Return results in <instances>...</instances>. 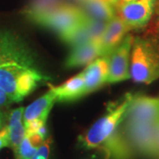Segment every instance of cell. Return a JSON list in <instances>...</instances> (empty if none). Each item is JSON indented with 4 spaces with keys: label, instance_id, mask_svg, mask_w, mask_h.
Here are the masks:
<instances>
[{
    "label": "cell",
    "instance_id": "obj_9",
    "mask_svg": "<svg viewBox=\"0 0 159 159\" xmlns=\"http://www.w3.org/2000/svg\"><path fill=\"white\" fill-rule=\"evenodd\" d=\"M111 55L107 54L97 57L83 70L85 77V95L96 91L107 82Z\"/></svg>",
    "mask_w": 159,
    "mask_h": 159
},
{
    "label": "cell",
    "instance_id": "obj_11",
    "mask_svg": "<svg viewBox=\"0 0 159 159\" xmlns=\"http://www.w3.org/2000/svg\"><path fill=\"white\" fill-rule=\"evenodd\" d=\"M102 56V43L89 42L73 48L66 59V66L68 68L88 66L97 57Z\"/></svg>",
    "mask_w": 159,
    "mask_h": 159
},
{
    "label": "cell",
    "instance_id": "obj_17",
    "mask_svg": "<svg viewBox=\"0 0 159 159\" xmlns=\"http://www.w3.org/2000/svg\"><path fill=\"white\" fill-rule=\"evenodd\" d=\"M38 134H25L19 148L13 152L16 159H32L42 143L44 142Z\"/></svg>",
    "mask_w": 159,
    "mask_h": 159
},
{
    "label": "cell",
    "instance_id": "obj_15",
    "mask_svg": "<svg viewBox=\"0 0 159 159\" xmlns=\"http://www.w3.org/2000/svg\"><path fill=\"white\" fill-rule=\"evenodd\" d=\"M24 110V107L14 109L10 112L8 117L7 127L10 135V148H12L13 152L19 148L26 134L25 126L23 123Z\"/></svg>",
    "mask_w": 159,
    "mask_h": 159
},
{
    "label": "cell",
    "instance_id": "obj_23",
    "mask_svg": "<svg viewBox=\"0 0 159 159\" xmlns=\"http://www.w3.org/2000/svg\"><path fill=\"white\" fill-rule=\"evenodd\" d=\"M155 17V20H154V27L153 29L154 31H156L157 33L159 34V0H157V6H156V10H155V13H154V16Z\"/></svg>",
    "mask_w": 159,
    "mask_h": 159
},
{
    "label": "cell",
    "instance_id": "obj_26",
    "mask_svg": "<svg viewBox=\"0 0 159 159\" xmlns=\"http://www.w3.org/2000/svg\"><path fill=\"white\" fill-rule=\"evenodd\" d=\"M157 133H158V139H159V120L157 122Z\"/></svg>",
    "mask_w": 159,
    "mask_h": 159
},
{
    "label": "cell",
    "instance_id": "obj_3",
    "mask_svg": "<svg viewBox=\"0 0 159 159\" xmlns=\"http://www.w3.org/2000/svg\"><path fill=\"white\" fill-rule=\"evenodd\" d=\"M133 97L134 94L126 93L119 100L108 102L105 114L79 136V147L85 149L98 148L100 150L119 130Z\"/></svg>",
    "mask_w": 159,
    "mask_h": 159
},
{
    "label": "cell",
    "instance_id": "obj_6",
    "mask_svg": "<svg viewBox=\"0 0 159 159\" xmlns=\"http://www.w3.org/2000/svg\"><path fill=\"white\" fill-rule=\"evenodd\" d=\"M157 0H134L119 2L116 7L117 14L130 30L145 29L151 21Z\"/></svg>",
    "mask_w": 159,
    "mask_h": 159
},
{
    "label": "cell",
    "instance_id": "obj_20",
    "mask_svg": "<svg viewBox=\"0 0 159 159\" xmlns=\"http://www.w3.org/2000/svg\"><path fill=\"white\" fill-rule=\"evenodd\" d=\"M51 142H52L51 138L48 137L38 148L37 151L35 152L32 159H49Z\"/></svg>",
    "mask_w": 159,
    "mask_h": 159
},
{
    "label": "cell",
    "instance_id": "obj_22",
    "mask_svg": "<svg viewBox=\"0 0 159 159\" xmlns=\"http://www.w3.org/2000/svg\"><path fill=\"white\" fill-rule=\"evenodd\" d=\"M15 102L13 98L9 96L6 91L0 88V107L9 106L10 104Z\"/></svg>",
    "mask_w": 159,
    "mask_h": 159
},
{
    "label": "cell",
    "instance_id": "obj_8",
    "mask_svg": "<svg viewBox=\"0 0 159 159\" xmlns=\"http://www.w3.org/2000/svg\"><path fill=\"white\" fill-rule=\"evenodd\" d=\"M125 121L156 123L159 120V97L134 94Z\"/></svg>",
    "mask_w": 159,
    "mask_h": 159
},
{
    "label": "cell",
    "instance_id": "obj_16",
    "mask_svg": "<svg viewBox=\"0 0 159 159\" xmlns=\"http://www.w3.org/2000/svg\"><path fill=\"white\" fill-rule=\"evenodd\" d=\"M62 4L64 3L60 0H33L23 10V14L29 21L32 22L34 19L51 11Z\"/></svg>",
    "mask_w": 159,
    "mask_h": 159
},
{
    "label": "cell",
    "instance_id": "obj_28",
    "mask_svg": "<svg viewBox=\"0 0 159 159\" xmlns=\"http://www.w3.org/2000/svg\"><path fill=\"white\" fill-rule=\"evenodd\" d=\"M130 1H134V0H120V2H130Z\"/></svg>",
    "mask_w": 159,
    "mask_h": 159
},
{
    "label": "cell",
    "instance_id": "obj_24",
    "mask_svg": "<svg viewBox=\"0 0 159 159\" xmlns=\"http://www.w3.org/2000/svg\"><path fill=\"white\" fill-rule=\"evenodd\" d=\"M4 114L0 111V130L4 127Z\"/></svg>",
    "mask_w": 159,
    "mask_h": 159
},
{
    "label": "cell",
    "instance_id": "obj_27",
    "mask_svg": "<svg viewBox=\"0 0 159 159\" xmlns=\"http://www.w3.org/2000/svg\"><path fill=\"white\" fill-rule=\"evenodd\" d=\"M103 159H110L109 158V155H107V154H104V158Z\"/></svg>",
    "mask_w": 159,
    "mask_h": 159
},
{
    "label": "cell",
    "instance_id": "obj_14",
    "mask_svg": "<svg viewBox=\"0 0 159 159\" xmlns=\"http://www.w3.org/2000/svg\"><path fill=\"white\" fill-rule=\"evenodd\" d=\"M81 9L96 20L108 22L117 15L116 7L104 0H80Z\"/></svg>",
    "mask_w": 159,
    "mask_h": 159
},
{
    "label": "cell",
    "instance_id": "obj_19",
    "mask_svg": "<svg viewBox=\"0 0 159 159\" xmlns=\"http://www.w3.org/2000/svg\"><path fill=\"white\" fill-rule=\"evenodd\" d=\"M85 27L90 35L91 41L102 43V37L107 27V22L96 20L88 15L85 20Z\"/></svg>",
    "mask_w": 159,
    "mask_h": 159
},
{
    "label": "cell",
    "instance_id": "obj_21",
    "mask_svg": "<svg viewBox=\"0 0 159 159\" xmlns=\"http://www.w3.org/2000/svg\"><path fill=\"white\" fill-rule=\"evenodd\" d=\"M4 148H10V135L7 125L0 130V150Z\"/></svg>",
    "mask_w": 159,
    "mask_h": 159
},
{
    "label": "cell",
    "instance_id": "obj_4",
    "mask_svg": "<svg viewBox=\"0 0 159 159\" xmlns=\"http://www.w3.org/2000/svg\"><path fill=\"white\" fill-rule=\"evenodd\" d=\"M120 128L135 152L150 158H159V139L157 122H130L123 120Z\"/></svg>",
    "mask_w": 159,
    "mask_h": 159
},
{
    "label": "cell",
    "instance_id": "obj_29",
    "mask_svg": "<svg viewBox=\"0 0 159 159\" xmlns=\"http://www.w3.org/2000/svg\"><path fill=\"white\" fill-rule=\"evenodd\" d=\"M89 159H97V158H96V156H92L90 158H89Z\"/></svg>",
    "mask_w": 159,
    "mask_h": 159
},
{
    "label": "cell",
    "instance_id": "obj_18",
    "mask_svg": "<svg viewBox=\"0 0 159 159\" xmlns=\"http://www.w3.org/2000/svg\"><path fill=\"white\" fill-rule=\"evenodd\" d=\"M58 36L66 44L71 46L72 48L92 42L90 35L86 29L85 23L69 30L64 34H59Z\"/></svg>",
    "mask_w": 159,
    "mask_h": 159
},
{
    "label": "cell",
    "instance_id": "obj_2",
    "mask_svg": "<svg viewBox=\"0 0 159 159\" xmlns=\"http://www.w3.org/2000/svg\"><path fill=\"white\" fill-rule=\"evenodd\" d=\"M130 74L137 83L150 84L159 79V34L153 29L134 35Z\"/></svg>",
    "mask_w": 159,
    "mask_h": 159
},
{
    "label": "cell",
    "instance_id": "obj_7",
    "mask_svg": "<svg viewBox=\"0 0 159 159\" xmlns=\"http://www.w3.org/2000/svg\"><path fill=\"white\" fill-rule=\"evenodd\" d=\"M133 40V34L128 33L112 51L110 60L108 83H116L131 79L130 57Z\"/></svg>",
    "mask_w": 159,
    "mask_h": 159
},
{
    "label": "cell",
    "instance_id": "obj_25",
    "mask_svg": "<svg viewBox=\"0 0 159 159\" xmlns=\"http://www.w3.org/2000/svg\"><path fill=\"white\" fill-rule=\"evenodd\" d=\"M104 1H107L110 4L113 5L115 7H117V6L119 5V3L120 2V0H104Z\"/></svg>",
    "mask_w": 159,
    "mask_h": 159
},
{
    "label": "cell",
    "instance_id": "obj_13",
    "mask_svg": "<svg viewBox=\"0 0 159 159\" xmlns=\"http://www.w3.org/2000/svg\"><path fill=\"white\" fill-rule=\"evenodd\" d=\"M57 95V102H73L85 96V77L83 71L58 86H51Z\"/></svg>",
    "mask_w": 159,
    "mask_h": 159
},
{
    "label": "cell",
    "instance_id": "obj_12",
    "mask_svg": "<svg viewBox=\"0 0 159 159\" xmlns=\"http://www.w3.org/2000/svg\"><path fill=\"white\" fill-rule=\"evenodd\" d=\"M56 102L57 95L50 88V90L46 92L43 97L36 99L24 110L23 123L27 124L33 120H43L46 122L51 109Z\"/></svg>",
    "mask_w": 159,
    "mask_h": 159
},
{
    "label": "cell",
    "instance_id": "obj_5",
    "mask_svg": "<svg viewBox=\"0 0 159 159\" xmlns=\"http://www.w3.org/2000/svg\"><path fill=\"white\" fill-rule=\"evenodd\" d=\"M88 14L77 6L62 4L32 21L35 25L55 31L57 34H64L85 23Z\"/></svg>",
    "mask_w": 159,
    "mask_h": 159
},
{
    "label": "cell",
    "instance_id": "obj_1",
    "mask_svg": "<svg viewBox=\"0 0 159 159\" xmlns=\"http://www.w3.org/2000/svg\"><path fill=\"white\" fill-rule=\"evenodd\" d=\"M51 80L42 71L33 52L18 34L0 30V88L20 102Z\"/></svg>",
    "mask_w": 159,
    "mask_h": 159
},
{
    "label": "cell",
    "instance_id": "obj_10",
    "mask_svg": "<svg viewBox=\"0 0 159 159\" xmlns=\"http://www.w3.org/2000/svg\"><path fill=\"white\" fill-rule=\"evenodd\" d=\"M129 31L130 29L118 14L109 20L102 40V56L111 54Z\"/></svg>",
    "mask_w": 159,
    "mask_h": 159
}]
</instances>
